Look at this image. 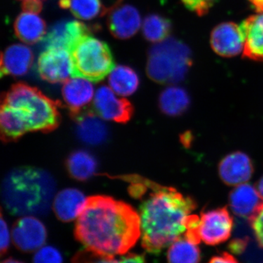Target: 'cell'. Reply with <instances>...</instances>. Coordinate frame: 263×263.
Returning a JSON list of instances; mask_svg holds the SVG:
<instances>
[{"label":"cell","instance_id":"8d00e7d4","mask_svg":"<svg viewBox=\"0 0 263 263\" xmlns=\"http://www.w3.org/2000/svg\"><path fill=\"white\" fill-rule=\"evenodd\" d=\"M257 190L263 200V176L257 183Z\"/></svg>","mask_w":263,"mask_h":263},{"label":"cell","instance_id":"7a4b0ae2","mask_svg":"<svg viewBox=\"0 0 263 263\" xmlns=\"http://www.w3.org/2000/svg\"><path fill=\"white\" fill-rule=\"evenodd\" d=\"M75 235L86 249L105 255H123L141 237L139 213L110 197H90L78 218Z\"/></svg>","mask_w":263,"mask_h":263},{"label":"cell","instance_id":"4fadbf2b","mask_svg":"<svg viewBox=\"0 0 263 263\" xmlns=\"http://www.w3.org/2000/svg\"><path fill=\"white\" fill-rule=\"evenodd\" d=\"M89 33L87 26L80 22L62 21L55 24L45 36V47L63 48L71 51L76 43Z\"/></svg>","mask_w":263,"mask_h":263},{"label":"cell","instance_id":"74e56055","mask_svg":"<svg viewBox=\"0 0 263 263\" xmlns=\"http://www.w3.org/2000/svg\"><path fill=\"white\" fill-rule=\"evenodd\" d=\"M2 263H24L21 262V261L17 260V259H13V258H8L5 259L4 261H3Z\"/></svg>","mask_w":263,"mask_h":263},{"label":"cell","instance_id":"9c48e42d","mask_svg":"<svg viewBox=\"0 0 263 263\" xmlns=\"http://www.w3.org/2000/svg\"><path fill=\"white\" fill-rule=\"evenodd\" d=\"M12 238L18 250L28 253L43 247L47 238V231L42 221L35 216H24L13 226Z\"/></svg>","mask_w":263,"mask_h":263},{"label":"cell","instance_id":"30bf717a","mask_svg":"<svg viewBox=\"0 0 263 263\" xmlns=\"http://www.w3.org/2000/svg\"><path fill=\"white\" fill-rule=\"evenodd\" d=\"M94 107L100 117L115 122H127L133 114L130 103L106 86H100L95 92Z\"/></svg>","mask_w":263,"mask_h":263},{"label":"cell","instance_id":"6da1fadb","mask_svg":"<svg viewBox=\"0 0 263 263\" xmlns=\"http://www.w3.org/2000/svg\"><path fill=\"white\" fill-rule=\"evenodd\" d=\"M122 179L129 182L132 196L141 201V241L146 252L160 253L186 233L191 213L197 208L193 197L140 176Z\"/></svg>","mask_w":263,"mask_h":263},{"label":"cell","instance_id":"ffe728a7","mask_svg":"<svg viewBox=\"0 0 263 263\" xmlns=\"http://www.w3.org/2000/svg\"><path fill=\"white\" fill-rule=\"evenodd\" d=\"M103 118L88 112L78 119L76 133L81 141L90 146H98L107 139L108 131Z\"/></svg>","mask_w":263,"mask_h":263},{"label":"cell","instance_id":"603a6c76","mask_svg":"<svg viewBox=\"0 0 263 263\" xmlns=\"http://www.w3.org/2000/svg\"><path fill=\"white\" fill-rule=\"evenodd\" d=\"M161 110L170 117H179L188 110L190 98L186 90L171 86L162 91L159 98Z\"/></svg>","mask_w":263,"mask_h":263},{"label":"cell","instance_id":"8992f818","mask_svg":"<svg viewBox=\"0 0 263 263\" xmlns=\"http://www.w3.org/2000/svg\"><path fill=\"white\" fill-rule=\"evenodd\" d=\"M70 52L74 77L101 81L114 68L113 56L108 45L89 34L76 43Z\"/></svg>","mask_w":263,"mask_h":263},{"label":"cell","instance_id":"44dd1931","mask_svg":"<svg viewBox=\"0 0 263 263\" xmlns=\"http://www.w3.org/2000/svg\"><path fill=\"white\" fill-rule=\"evenodd\" d=\"M17 37L27 44H34L46 36V26L37 13L24 11L17 17L14 24Z\"/></svg>","mask_w":263,"mask_h":263},{"label":"cell","instance_id":"d4e9b609","mask_svg":"<svg viewBox=\"0 0 263 263\" xmlns=\"http://www.w3.org/2000/svg\"><path fill=\"white\" fill-rule=\"evenodd\" d=\"M67 166L72 177L79 181H86L95 174L97 162L89 152L79 150L71 154Z\"/></svg>","mask_w":263,"mask_h":263},{"label":"cell","instance_id":"f546056e","mask_svg":"<svg viewBox=\"0 0 263 263\" xmlns=\"http://www.w3.org/2000/svg\"><path fill=\"white\" fill-rule=\"evenodd\" d=\"M249 219L256 240L259 247L263 249V203L259 205L257 211Z\"/></svg>","mask_w":263,"mask_h":263},{"label":"cell","instance_id":"e575fe53","mask_svg":"<svg viewBox=\"0 0 263 263\" xmlns=\"http://www.w3.org/2000/svg\"><path fill=\"white\" fill-rule=\"evenodd\" d=\"M246 245H247V242L245 240L236 239L230 243V249L232 252L238 253L245 250Z\"/></svg>","mask_w":263,"mask_h":263},{"label":"cell","instance_id":"5b68a950","mask_svg":"<svg viewBox=\"0 0 263 263\" xmlns=\"http://www.w3.org/2000/svg\"><path fill=\"white\" fill-rule=\"evenodd\" d=\"M193 63L190 48L181 41L167 38L151 48L147 74L159 84H176L184 79Z\"/></svg>","mask_w":263,"mask_h":263},{"label":"cell","instance_id":"484cf974","mask_svg":"<svg viewBox=\"0 0 263 263\" xmlns=\"http://www.w3.org/2000/svg\"><path fill=\"white\" fill-rule=\"evenodd\" d=\"M72 263H146L138 254L127 253L117 256L97 253L89 249L79 251L73 256Z\"/></svg>","mask_w":263,"mask_h":263},{"label":"cell","instance_id":"f35d334b","mask_svg":"<svg viewBox=\"0 0 263 263\" xmlns=\"http://www.w3.org/2000/svg\"><path fill=\"white\" fill-rule=\"evenodd\" d=\"M23 1H24V0H23Z\"/></svg>","mask_w":263,"mask_h":263},{"label":"cell","instance_id":"9a60e30c","mask_svg":"<svg viewBox=\"0 0 263 263\" xmlns=\"http://www.w3.org/2000/svg\"><path fill=\"white\" fill-rule=\"evenodd\" d=\"M95 95L91 81L79 76L66 81L62 87L64 100L73 116L79 115L83 109L89 105Z\"/></svg>","mask_w":263,"mask_h":263},{"label":"cell","instance_id":"52a82bcc","mask_svg":"<svg viewBox=\"0 0 263 263\" xmlns=\"http://www.w3.org/2000/svg\"><path fill=\"white\" fill-rule=\"evenodd\" d=\"M233 219L227 208L202 212L200 216H190L186 234L205 245L216 246L229 239Z\"/></svg>","mask_w":263,"mask_h":263},{"label":"cell","instance_id":"8fae6325","mask_svg":"<svg viewBox=\"0 0 263 263\" xmlns=\"http://www.w3.org/2000/svg\"><path fill=\"white\" fill-rule=\"evenodd\" d=\"M218 170L223 182L229 186H238L252 178L254 165L247 154L235 152L226 156L221 160Z\"/></svg>","mask_w":263,"mask_h":263},{"label":"cell","instance_id":"e0dca14e","mask_svg":"<svg viewBox=\"0 0 263 263\" xmlns=\"http://www.w3.org/2000/svg\"><path fill=\"white\" fill-rule=\"evenodd\" d=\"M87 198L80 190L67 188L57 193L53 198V211L59 219L65 222L75 220L84 210Z\"/></svg>","mask_w":263,"mask_h":263},{"label":"cell","instance_id":"ac0fdd59","mask_svg":"<svg viewBox=\"0 0 263 263\" xmlns=\"http://www.w3.org/2000/svg\"><path fill=\"white\" fill-rule=\"evenodd\" d=\"M33 60L34 56L30 48L22 44L12 45L2 53L1 76L25 75Z\"/></svg>","mask_w":263,"mask_h":263},{"label":"cell","instance_id":"7c38bea8","mask_svg":"<svg viewBox=\"0 0 263 263\" xmlns=\"http://www.w3.org/2000/svg\"><path fill=\"white\" fill-rule=\"evenodd\" d=\"M211 46L219 56L233 57L243 51V39L240 27L233 22L216 26L211 34Z\"/></svg>","mask_w":263,"mask_h":263},{"label":"cell","instance_id":"7402d4cb","mask_svg":"<svg viewBox=\"0 0 263 263\" xmlns=\"http://www.w3.org/2000/svg\"><path fill=\"white\" fill-rule=\"evenodd\" d=\"M195 238L185 233L169 247L167 259L168 263H200L201 252Z\"/></svg>","mask_w":263,"mask_h":263},{"label":"cell","instance_id":"836d02e7","mask_svg":"<svg viewBox=\"0 0 263 263\" xmlns=\"http://www.w3.org/2000/svg\"><path fill=\"white\" fill-rule=\"evenodd\" d=\"M209 263H239L231 255L228 253H223L214 256Z\"/></svg>","mask_w":263,"mask_h":263},{"label":"cell","instance_id":"ba28073f","mask_svg":"<svg viewBox=\"0 0 263 263\" xmlns=\"http://www.w3.org/2000/svg\"><path fill=\"white\" fill-rule=\"evenodd\" d=\"M37 72L43 80L57 84L74 77L72 53L63 48H48L40 55Z\"/></svg>","mask_w":263,"mask_h":263},{"label":"cell","instance_id":"f1b7e54d","mask_svg":"<svg viewBox=\"0 0 263 263\" xmlns=\"http://www.w3.org/2000/svg\"><path fill=\"white\" fill-rule=\"evenodd\" d=\"M33 263H63V259L58 249L51 246H46L36 251Z\"/></svg>","mask_w":263,"mask_h":263},{"label":"cell","instance_id":"5bb4252c","mask_svg":"<svg viewBox=\"0 0 263 263\" xmlns=\"http://www.w3.org/2000/svg\"><path fill=\"white\" fill-rule=\"evenodd\" d=\"M240 29L243 39V57L263 62V13L245 19Z\"/></svg>","mask_w":263,"mask_h":263},{"label":"cell","instance_id":"d6a6232c","mask_svg":"<svg viewBox=\"0 0 263 263\" xmlns=\"http://www.w3.org/2000/svg\"><path fill=\"white\" fill-rule=\"evenodd\" d=\"M24 11L39 13L42 10L43 3L41 0H24L22 5Z\"/></svg>","mask_w":263,"mask_h":263},{"label":"cell","instance_id":"1f68e13d","mask_svg":"<svg viewBox=\"0 0 263 263\" xmlns=\"http://www.w3.org/2000/svg\"><path fill=\"white\" fill-rule=\"evenodd\" d=\"M10 235L8 224L1 216L0 221V252L2 255L6 253L10 247Z\"/></svg>","mask_w":263,"mask_h":263},{"label":"cell","instance_id":"83f0119b","mask_svg":"<svg viewBox=\"0 0 263 263\" xmlns=\"http://www.w3.org/2000/svg\"><path fill=\"white\" fill-rule=\"evenodd\" d=\"M171 31V22L160 15H148L143 23V35L150 42H162L168 38Z\"/></svg>","mask_w":263,"mask_h":263},{"label":"cell","instance_id":"2e32d148","mask_svg":"<svg viewBox=\"0 0 263 263\" xmlns=\"http://www.w3.org/2000/svg\"><path fill=\"white\" fill-rule=\"evenodd\" d=\"M141 25L139 12L132 5L114 8L108 18V27L114 37L128 39L138 32Z\"/></svg>","mask_w":263,"mask_h":263},{"label":"cell","instance_id":"3957f363","mask_svg":"<svg viewBox=\"0 0 263 263\" xmlns=\"http://www.w3.org/2000/svg\"><path fill=\"white\" fill-rule=\"evenodd\" d=\"M59 121L57 103L29 85H13L2 101L0 127L5 141H15L28 132L53 130Z\"/></svg>","mask_w":263,"mask_h":263},{"label":"cell","instance_id":"cb8c5ba5","mask_svg":"<svg viewBox=\"0 0 263 263\" xmlns=\"http://www.w3.org/2000/svg\"><path fill=\"white\" fill-rule=\"evenodd\" d=\"M108 84L114 92L120 97L134 94L139 86V79L136 72L127 66L114 67L109 74Z\"/></svg>","mask_w":263,"mask_h":263},{"label":"cell","instance_id":"4dcf8cb0","mask_svg":"<svg viewBox=\"0 0 263 263\" xmlns=\"http://www.w3.org/2000/svg\"><path fill=\"white\" fill-rule=\"evenodd\" d=\"M181 3L190 11L199 16L206 15L213 5L209 0H181Z\"/></svg>","mask_w":263,"mask_h":263},{"label":"cell","instance_id":"4316f807","mask_svg":"<svg viewBox=\"0 0 263 263\" xmlns=\"http://www.w3.org/2000/svg\"><path fill=\"white\" fill-rule=\"evenodd\" d=\"M60 5L70 8L75 16L83 20H91L105 11L100 0H60Z\"/></svg>","mask_w":263,"mask_h":263},{"label":"cell","instance_id":"d6986e66","mask_svg":"<svg viewBox=\"0 0 263 263\" xmlns=\"http://www.w3.org/2000/svg\"><path fill=\"white\" fill-rule=\"evenodd\" d=\"M257 188L248 183H242L233 189L229 195L232 212L240 217L250 218L262 203Z\"/></svg>","mask_w":263,"mask_h":263},{"label":"cell","instance_id":"d590c367","mask_svg":"<svg viewBox=\"0 0 263 263\" xmlns=\"http://www.w3.org/2000/svg\"><path fill=\"white\" fill-rule=\"evenodd\" d=\"M257 13H263V0H248Z\"/></svg>","mask_w":263,"mask_h":263},{"label":"cell","instance_id":"277c9868","mask_svg":"<svg viewBox=\"0 0 263 263\" xmlns=\"http://www.w3.org/2000/svg\"><path fill=\"white\" fill-rule=\"evenodd\" d=\"M55 190L54 181L46 171L19 167L3 180L2 199L7 210L14 215H45L53 204Z\"/></svg>","mask_w":263,"mask_h":263}]
</instances>
